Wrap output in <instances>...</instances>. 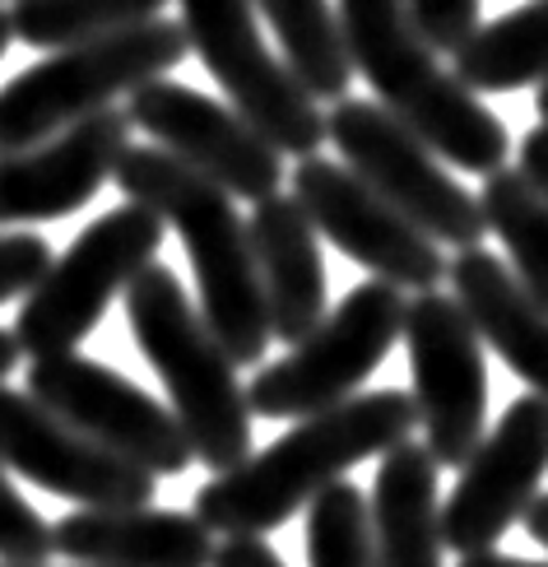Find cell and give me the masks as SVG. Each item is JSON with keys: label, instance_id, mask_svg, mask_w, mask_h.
<instances>
[{"label": "cell", "instance_id": "6da1fadb", "mask_svg": "<svg viewBox=\"0 0 548 567\" xmlns=\"http://www.w3.org/2000/svg\"><path fill=\"white\" fill-rule=\"evenodd\" d=\"M418 429L410 391H363L298 419L266 452H251L196 493V522L209 535H270L359 461L391 452Z\"/></svg>", "mask_w": 548, "mask_h": 567}, {"label": "cell", "instance_id": "7a4b0ae2", "mask_svg": "<svg viewBox=\"0 0 548 567\" xmlns=\"http://www.w3.org/2000/svg\"><path fill=\"white\" fill-rule=\"evenodd\" d=\"M112 182L122 186L126 200L154 209L163 228H173L182 238L200 289L196 312L232 359V368H251L266 359L270 321L256 279L247 219L237 215V200L200 173H190L173 154H163L158 145H126L112 168Z\"/></svg>", "mask_w": 548, "mask_h": 567}, {"label": "cell", "instance_id": "3957f363", "mask_svg": "<svg viewBox=\"0 0 548 567\" xmlns=\"http://www.w3.org/2000/svg\"><path fill=\"white\" fill-rule=\"evenodd\" d=\"M340 33L353 75H363L400 126H410L437 158L488 177L507 163V126L479 103L437 52L418 38L404 0H340Z\"/></svg>", "mask_w": 548, "mask_h": 567}, {"label": "cell", "instance_id": "277c9868", "mask_svg": "<svg viewBox=\"0 0 548 567\" xmlns=\"http://www.w3.org/2000/svg\"><path fill=\"white\" fill-rule=\"evenodd\" d=\"M126 321L139 353L168 386L173 419L190 442V456L224 475L251 456V410L237 382L232 359L209 336L196 302L186 298L182 279L149 261L126 284Z\"/></svg>", "mask_w": 548, "mask_h": 567}, {"label": "cell", "instance_id": "5b68a950", "mask_svg": "<svg viewBox=\"0 0 548 567\" xmlns=\"http://www.w3.org/2000/svg\"><path fill=\"white\" fill-rule=\"evenodd\" d=\"M186 52L182 23L158 14L122 33L61 47L46 61L19 70L0 84V158L33 150L103 107H116V99L182 65Z\"/></svg>", "mask_w": 548, "mask_h": 567}, {"label": "cell", "instance_id": "8992f818", "mask_svg": "<svg viewBox=\"0 0 548 567\" xmlns=\"http://www.w3.org/2000/svg\"><path fill=\"white\" fill-rule=\"evenodd\" d=\"M163 247V219L145 205H116L107 215L93 219L75 243L42 279L23 293V307L14 317V344L29 359H46V353H70L80 349L116 293H126V284L145 270Z\"/></svg>", "mask_w": 548, "mask_h": 567}, {"label": "cell", "instance_id": "52a82bcc", "mask_svg": "<svg viewBox=\"0 0 548 567\" xmlns=\"http://www.w3.org/2000/svg\"><path fill=\"white\" fill-rule=\"evenodd\" d=\"M400 326L404 289L386 279H368L349 289L335 312H325L298 344H289L279 363H266L251 377V386H242L251 419L298 423L359 395V386L395 349Z\"/></svg>", "mask_w": 548, "mask_h": 567}, {"label": "cell", "instance_id": "ba28073f", "mask_svg": "<svg viewBox=\"0 0 548 567\" xmlns=\"http://www.w3.org/2000/svg\"><path fill=\"white\" fill-rule=\"evenodd\" d=\"M177 23L186 47L228 93V107L266 145L293 158H307L325 145L321 103L293 80L283 56L266 47L251 0H182Z\"/></svg>", "mask_w": 548, "mask_h": 567}, {"label": "cell", "instance_id": "9c48e42d", "mask_svg": "<svg viewBox=\"0 0 548 567\" xmlns=\"http://www.w3.org/2000/svg\"><path fill=\"white\" fill-rule=\"evenodd\" d=\"M325 140L344 154V168L353 177H363L437 247L465 251L484 243L488 228L479 215V196H469L437 163V154L376 99H353V93L340 99L325 112Z\"/></svg>", "mask_w": 548, "mask_h": 567}, {"label": "cell", "instance_id": "30bf717a", "mask_svg": "<svg viewBox=\"0 0 548 567\" xmlns=\"http://www.w3.org/2000/svg\"><path fill=\"white\" fill-rule=\"evenodd\" d=\"M400 340L414 372V419L423 423V446L437 465H465L488 433V372L484 340L461 312V302L427 289L404 302Z\"/></svg>", "mask_w": 548, "mask_h": 567}, {"label": "cell", "instance_id": "8fae6325", "mask_svg": "<svg viewBox=\"0 0 548 567\" xmlns=\"http://www.w3.org/2000/svg\"><path fill=\"white\" fill-rule=\"evenodd\" d=\"M29 395L42 410L65 419L75 433L99 442L103 452L122 456L149 475H182L186 465H196L190 442L173 410L139 391L131 377L112 372L107 363H93L84 353H46V359L29 363Z\"/></svg>", "mask_w": 548, "mask_h": 567}, {"label": "cell", "instance_id": "7c38bea8", "mask_svg": "<svg viewBox=\"0 0 548 567\" xmlns=\"http://www.w3.org/2000/svg\"><path fill=\"white\" fill-rule=\"evenodd\" d=\"M131 131H145L149 145L186 163L232 200H266L283 186V154L266 145L228 103L209 93L177 84V80H149L126 93Z\"/></svg>", "mask_w": 548, "mask_h": 567}, {"label": "cell", "instance_id": "4fadbf2b", "mask_svg": "<svg viewBox=\"0 0 548 567\" xmlns=\"http://www.w3.org/2000/svg\"><path fill=\"white\" fill-rule=\"evenodd\" d=\"M293 200L312 219L317 238L340 247L349 261L372 270V279H386L395 289L427 293L446 279V251L414 228L395 205L381 200L363 177H353L344 163H330L321 154L298 158L293 168Z\"/></svg>", "mask_w": 548, "mask_h": 567}, {"label": "cell", "instance_id": "5bb4252c", "mask_svg": "<svg viewBox=\"0 0 548 567\" xmlns=\"http://www.w3.org/2000/svg\"><path fill=\"white\" fill-rule=\"evenodd\" d=\"M544 470H548V400L520 395L461 465V480L442 503V549H456L461 558L497 549V539L526 516Z\"/></svg>", "mask_w": 548, "mask_h": 567}, {"label": "cell", "instance_id": "9a60e30c", "mask_svg": "<svg viewBox=\"0 0 548 567\" xmlns=\"http://www.w3.org/2000/svg\"><path fill=\"white\" fill-rule=\"evenodd\" d=\"M0 465L75 507H149L154 475L99 442L75 433L65 419L42 410L29 391L0 386Z\"/></svg>", "mask_w": 548, "mask_h": 567}, {"label": "cell", "instance_id": "2e32d148", "mask_svg": "<svg viewBox=\"0 0 548 567\" xmlns=\"http://www.w3.org/2000/svg\"><path fill=\"white\" fill-rule=\"evenodd\" d=\"M131 145L126 107H103L33 150L0 158V228L46 224L84 209L112 182V168Z\"/></svg>", "mask_w": 548, "mask_h": 567}, {"label": "cell", "instance_id": "e0dca14e", "mask_svg": "<svg viewBox=\"0 0 548 567\" xmlns=\"http://www.w3.org/2000/svg\"><path fill=\"white\" fill-rule=\"evenodd\" d=\"M52 554L70 567H209L214 535L190 512L80 507L52 526Z\"/></svg>", "mask_w": 548, "mask_h": 567}, {"label": "cell", "instance_id": "ac0fdd59", "mask_svg": "<svg viewBox=\"0 0 548 567\" xmlns=\"http://www.w3.org/2000/svg\"><path fill=\"white\" fill-rule=\"evenodd\" d=\"M247 238L256 256L260 298H266L270 340L298 344L325 317V261L317 228L293 196L275 192L256 200L247 219Z\"/></svg>", "mask_w": 548, "mask_h": 567}, {"label": "cell", "instance_id": "d6986e66", "mask_svg": "<svg viewBox=\"0 0 548 567\" xmlns=\"http://www.w3.org/2000/svg\"><path fill=\"white\" fill-rule=\"evenodd\" d=\"M451 298L461 302L469 326L479 330L484 349H493L530 395L548 400V312L520 289L516 275L484 247L456 251V261H446Z\"/></svg>", "mask_w": 548, "mask_h": 567}, {"label": "cell", "instance_id": "ffe728a7", "mask_svg": "<svg viewBox=\"0 0 548 567\" xmlns=\"http://www.w3.org/2000/svg\"><path fill=\"white\" fill-rule=\"evenodd\" d=\"M368 522H372V554L376 567H442V493H437V461L423 442H395L381 452Z\"/></svg>", "mask_w": 548, "mask_h": 567}, {"label": "cell", "instance_id": "44dd1931", "mask_svg": "<svg viewBox=\"0 0 548 567\" xmlns=\"http://www.w3.org/2000/svg\"><path fill=\"white\" fill-rule=\"evenodd\" d=\"M456 75L469 93H511L548 80V0H530L493 23H479L456 52Z\"/></svg>", "mask_w": 548, "mask_h": 567}, {"label": "cell", "instance_id": "7402d4cb", "mask_svg": "<svg viewBox=\"0 0 548 567\" xmlns=\"http://www.w3.org/2000/svg\"><path fill=\"white\" fill-rule=\"evenodd\" d=\"M251 10L275 29L283 65L317 103L349 99L353 65L344 52L340 14L330 0H251Z\"/></svg>", "mask_w": 548, "mask_h": 567}, {"label": "cell", "instance_id": "603a6c76", "mask_svg": "<svg viewBox=\"0 0 548 567\" xmlns=\"http://www.w3.org/2000/svg\"><path fill=\"white\" fill-rule=\"evenodd\" d=\"M484 228L497 233V243L511 256V275L544 312H548V200L535 196V186L516 168H493L479 192Z\"/></svg>", "mask_w": 548, "mask_h": 567}, {"label": "cell", "instance_id": "cb8c5ba5", "mask_svg": "<svg viewBox=\"0 0 548 567\" xmlns=\"http://www.w3.org/2000/svg\"><path fill=\"white\" fill-rule=\"evenodd\" d=\"M168 0H14L10 33L38 52H61V47L93 42L107 33L135 29L145 19H158Z\"/></svg>", "mask_w": 548, "mask_h": 567}, {"label": "cell", "instance_id": "d4e9b609", "mask_svg": "<svg viewBox=\"0 0 548 567\" xmlns=\"http://www.w3.org/2000/svg\"><path fill=\"white\" fill-rule=\"evenodd\" d=\"M307 567H376L368 493L335 480L307 503Z\"/></svg>", "mask_w": 548, "mask_h": 567}, {"label": "cell", "instance_id": "484cf974", "mask_svg": "<svg viewBox=\"0 0 548 567\" xmlns=\"http://www.w3.org/2000/svg\"><path fill=\"white\" fill-rule=\"evenodd\" d=\"M52 558V526L19 498L6 465H0V563H46Z\"/></svg>", "mask_w": 548, "mask_h": 567}, {"label": "cell", "instance_id": "4316f807", "mask_svg": "<svg viewBox=\"0 0 548 567\" xmlns=\"http://www.w3.org/2000/svg\"><path fill=\"white\" fill-rule=\"evenodd\" d=\"M404 10L433 52H456L479 29V0H404Z\"/></svg>", "mask_w": 548, "mask_h": 567}, {"label": "cell", "instance_id": "83f0119b", "mask_svg": "<svg viewBox=\"0 0 548 567\" xmlns=\"http://www.w3.org/2000/svg\"><path fill=\"white\" fill-rule=\"evenodd\" d=\"M52 266V243L38 233H0V302L23 298Z\"/></svg>", "mask_w": 548, "mask_h": 567}, {"label": "cell", "instance_id": "f1b7e54d", "mask_svg": "<svg viewBox=\"0 0 548 567\" xmlns=\"http://www.w3.org/2000/svg\"><path fill=\"white\" fill-rule=\"evenodd\" d=\"M209 567H289L266 535H224V545H214Z\"/></svg>", "mask_w": 548, "mask_h": 567}, {"label": "cell", "instance_id": "f546056e", "mask_svg": "<svg viewBox=\"0 0 548 567\" xmlns=\"http://www.w3.org/2000/svg\"><path fill=\"white\" fill-rule=\"evenodd\" d=\"M516 173L535 186L539 200H548V122H539V126L526 131V140H520V163H516Z\"/></svg>", "mask_w": 548, "mask_h": 567}, {"label": "cell", "instance_id": "4dcf8cb0", "mask_svg": "<svg viewBox=\"0 0 548 567\" xmlns=\"http://www.w3.org/2000/svg\"><path fill=\"white\" fill-rule=\"evenodd\" d=\"M520 522H526V535L535 539V545H544V549H548V493H535Z\"/></svg>", "mask_w": 548, "mask_h": 567}, {"label": "cell", "instance_id": "1f68e13d", "mask_svg": "<svg viewBox=\"0 0 548 567\" xmlns=\"http://www.w3.org/2000/svg\"><path fill=\"white\" fill-rule=\"evenodd\" d=\"M461 567H548V563H526V558H511V554L484 549V554H465Z\"/></svg>", "mask_w": 548, "mask_h": 567}, {"label": "cell", "instance_id": "d6a6232c", "mask_svg": "<svg viewBox=\"0 0 548 567\" xmlns=\"http://www.w3.org/2000/svg\"><path fill=\"white\" fill-rule=\"evenodd\" d=\"M19 359H23V353H19V344H14V330L0 326V382H6V377L14 372Z\"/></svg>", "mask_w": 548, "mask_h": 567}, {"label": "cell", "instance_id": "836d02e7", "mask_svg": "<svg viewBox=\"0 0 548 567\" xmlns=\"http://www.w3.org/2000/svg\"><path fill=\"white\" fill-rule=\"evenodd\" d=\"M10 42H14V33H10V14H6V10H0V56H6V52H10Z\"/></svg>", "mask_w": 548, "mask_h": 567}, {"label": "cell", "instance_id": "e575fe53", "mask_svg": "<svg viewBox=\"0 0 548 567\" xmlns=\"http://www.w3.org/2000/svg\"><path fill=\"white\" fill-rule=\"evenodd\" d=\"M535 107H539V122H548V80L535 84Z\"/></svg>", "mask_w": 548, "mask_h": 567}, {"label": "cell", "instance_id": "d590c367", "mask_svg": "<svg viewBox=\"0 0 548 567\" xmlns=\"http://www.w3.org/2000/svg\"><path fill=\"white\" fill-rule=\"evenodd\" d=\"M0 567H23V563H0ZM29 567H46V563H29Z\"/></svg>", "mask_w": 548, "mask_h": 567}]
</instances>
